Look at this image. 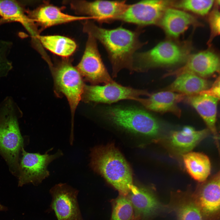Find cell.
I'll use <instances>...</instances> for the list:
<instances>
[{
	"label": "cell",
	"instance_id": "cell-1",
	"mask_svg": "<svg viewBox=\"0 0 220 220\" xmlns=\"http://www.w3.org/2000/svg\"><path fill=\"white\" fill-rule=\"evenodd\" d=\"M83 31L98 40L106 50L111 62L113 77L123 69L135 71L134 57L136 51L145 44L139 39L142 31H134L122 27L107 29L99 27L89 20L83 24Z\"/></svg>",
	"mask_w": 220,
	"mask_h": 220
},
{
	"label": "cell",
	"instance_id": "cell-2",
	"mask_svg": "<svg viewBox=\"0 0 220 220\" xmlns=\"http://www.w3.org/2000/svg\"><path fill=\"white\" fill-rule=\"evenodd\" d=\"M90 166L119 192L127 196L132 186L129 166L119 151L112 144L95 147L91 150Z\"/></svg>",
	"mask_w": 220,
	"mask_h": 220
},
{
	"label": "cell",
	"instance_id": "cell-3",
	"mask_svg": "<svg viewBox=\"0 0 220 220\" xmlns=\"http://www.w3.org/2000/svg\"><path fill=\"white\" fill-rule=\"evenodd\" d=\"M106 115L117 126L134 133L149 136L156 135L160 125L148 112L132 108L114 107L108 109Z\"/></svg>",
	"mask_w": 220,
	"mask_h": 220
},
{
	"label": "cell",
	"instance_id": "cell-4",
	"mask_svg": "<svg viewBox=\"0 0 220 220\" xmlns=\"http://www.w3.org/2000/svg\"><path fill=\"white\" fill-rule=\"evenodd\" d=\"M57 90L67 98L71 110L72 127L75 110L82 97L85 86L82 76L76 68L68 60L57 66H50Z\"/></svg>",
	"mask_w": 220,
	"mask_h": 220
},
{
	"label": "cell",
	"instance_id": "cell-5",
	"mask_svg": "<svg viewBox=\"0 0 220 220\" xmlns=\"http://www.w3.org/2000/svg\"><path fill=\"white\" fill-rule=\"evenodd\" d=\"M4 110L0 117V152L14 173L18 170L19 154L23 148V139L16 116L10 108Z\"/></svg>",
	"mask_w": 220,
	"mask_h": 220
},
{
	"label": "cell",
	"instance_id": "cell-6",
	"mask_svg": "<svg viewBox=\"0 0 220 220\" xmlns=\"http://www.w3.org/2000/svg\"><path fill=\"white\" fill-rule=\"evenodd\" d=\"M185 54L181 47L173 42H161L148 51L135 54V69L143 71L152 67L175 64L183 60Z\"/></svg>",
	"mask_w": 220,
	"mask_h": 220
},
{
	"label": "cell",
	"instance_id": "cell-7",
	"mask_svg": "<svg viewBox=\"0 0 220 220\" xmlns=\"http://www.w3.org/2000/svg\"><path fill=\"white\" fill-rule=\"evenodd\" d=\"M52 149L49 150L43 154H41L27 152L23 148H22V157L18 168V186H22L28 183L37 185L49 176L48 166L63 155L60 149L54 154L48 153Z\"/></svg>",
	"mask_w": 220,
	"mask_h": 220
},
{
	"label": "cell",
	"instance_id": "cell-8",
	"mask_svg": "<svg viewBox=\"0 0 220 220\" xmlns=\"http://www.w3.org/2000/svg\"><path fill=\"white\" fill-rule=\"evenodd\" d=\"M150 94L146 90L124 86L114 81L102 86L85 85L82 98L86 102L111 104L124 100L137 101Z\"/></svg>",
	"mask_w": 220,
	"mask_h": 220
},
{
	"label": "cell",
	"instance_id": "cell-9",
	"mask_svg": "<svg viewBox=\"0 0 220 220\" xmlns=\"http://www.w3.org/2000/svg\"><path fill=\"white\" fill-rule=\"evenodd\" d=\"M76 68L81 76L94 85L114 81L103 62L96 40L90 35H88L84 52Z\"/></svg>",
	"mask_w": 220,
	"mask_h": 220
},
{
	"label": "cell",
	"instance_id": "cell-10",
	"mask_svg": "<svg viewBox=\"0 0 220 220\" xmlns=\"http://www.w3.org/2000/svg\"><path fill=\"white\" fill-rule=\"evenodd\" d=\"M68 3L76 13L87 15L102 23L116 20L130 5L125 1L73 0Z\"/></svg>",
	"mask_w": 220,
	"mask_h": 220
},
{
	"label": "cell",
	"instance_id": "cell-11",
	"mask_svg": "<svg viewBox=\"0 0 220 220\" xmlns=\"http://www.w3.org/2000/svg\"><path fill=\"white\" fill-rule=\"evenodd\" d=\"M169 1L148 0L130 5L116 20L134 24L139 27L156 24L159 22Z\"/></svg>",
	"mask_w": 220,
	"mask_h": 220
},
{
	"label": "cell",
	"instance_id": "cell-12",
	"mask_svg": "<svg viewBox=\"0 0 220 220\" xmlns=\"http://www.w3.org/2000/svg\"><path fill=\"white\" fill-rule=\"evenodd\" d=\"M134 212V220H149L168 210L167 205L159 200L156 193L149 187L133 185L127 196Z\"/></svg>",
	"mask_w": 220,
	"mask_h": 220
},
{
	"label": "cell",
	"instance_id": "cell-13",
	"mask_svg": "<svg viewBox=\"0 0 220 220\" xmlns=\"http://www.w3.org/2000/svg\"><path fill=\"white\" fill-rule=\"evenodd\" d=\"M51 207L58 220H84L77 200L78 191L67 184L61 183L50 190Z\"/></svg>",
	"mask_w": 220,
	"mask_h": 220
},
{
	"label": "cell",
	"instance_id": "cell-14",
	"mask_svg": "<svg viewBox=\"0 0 220 220\" xmlns=\"http://www.w3.org/2000/svg\"><path fill=\"white\" fill-rule=\"evenodd\" d=\"M201 183L193 193L204 220L217 219L220 215L219 172Z\"/></svg>",
	"mask_w": 220,
	"mask_h": 220
},
{
	"label": "cell",
	"instance_id": "cell-15",
	"mask_svg": "<svg viewBox=\"0 0 220 220\" xmlns=\"http://www.w3.org/2000/svg\"><path fill=\"white\" fill-rule=\"evenodd\" d=\"M219 59L218 55L209 50L199 52L193 55L183 67L167 73L164 77L178 76L189 73L205 78L219 72Z\"/></svg>",
	"mask_w": 220,
	"mask_h": 220
},
{
	"label": "cell",
	"instance_id": "cell-16",
	"mask_svg": "<svg viewBox=\"0 0 220 220\" xmlns=\"http://www.w3.org/2000/svg\"><path fill=\"white\" fill-rule=\"evenodd\" d=\"M167 206L168 211L175 214L177 220H204L193 193L189 190L171 193Z\"/></svg>",
	"mask_w": 220,
	"mask_h": 220
},
{
	"label": "cell",
	"instance_id": "cell-17",
	"mask_svg": "<svg viewBox=\"0 0 220 220\" xmlns=\"http://www.w3.org/2000/svg\"><path fill=\"white\" fill-rule=\"evenodd\" d=\"M185 96L182 94L167 90L150 94L147 98L140 97L137 101L149 110L161 113L171 112L179 117L181 111L178 104Z\"/></svg>",
	"mask_w": 220,
	"mask_h": 220
},
{
	"label": "cell",
	"instance_id": "cell-18",
	"mask_svg": "<svg viewBox=\"0 0 220 220\" xmlns=\"http://www.w3.org/2000/svg\"><path fill=\"white\" fill-rule=\"evenodd\" d=\"M30 18L43 28L77 20L92 19L86 16H76L64 13L59 8L45 5L30 12Z\"/></svg>",
	"mask_w": 220,
	"mask_h": 220
},
{
	"label": "cell",
	"instance_id": "cell-19",
	"mask_svg": "<svg viewBox=\"0 0 220 220\" xmlns=\"http://www.w3.org/2000/svg\"><path fill=\"white\" fill-rule=\"evenodd\" d=\"M209 130H196L193 127L185 126L182 130L172 132L169 138L171 148L183 155L191 151L208 134Z\"/></svg>",
	"mask_w": 220,
	"mask_h": 220
},
{
	"label": "cell",
	"instance_id": "cell-20",
	"mask_svg": "<svg viewBox=\"0 0 220 220\" xmlns=\"http://www.w3.org/2000/svg\"><path fill=\"white\" fill-rule=\"evenodd\" d=\"M159 22L168 35L177 37L191 25L196 23L194 17L189 14L178 9L167 8Z\"/></svg>",
	"mask_w": 220,
	"mask_h": 220
},
{
	"label": "cell",
	"instance_id": "cell-21",
	"mask_svg": "<svg viewBox=\"0 0 220 220\" xmlns=\"http://www.w3.org/2000/svg\"><path fill=\"white\" fill-rule=\"evenodd\" d=\"M217 98L205 94H197L188 97V102L196 110L203 119L208 130L217 139L216 127L217 107Z\"/></svg>",
	"mask_w": 220,
	"mask_h": 220
},
{
	"label": "cell",
	"instance_id": "cell-22",
	"mask_svg": "<svg viewBox=\"0 0 220 220\" xmlns=\"http://www.w3.org/2000/svg\"><path fill=\"white\" fill-rule=\"evenodd\" d=\"M0 16L2 22L20 23L34 38L38 35L35 23L26 15L23 7L16 1L0 0Z\"/></svg>",
	"mask_w": 220,
	"mask_h": 220
},
{
	"label": "cell",
	"instance_id": "cell-23",
	"mask_svg": "<svg viewBox=\"0 0 220 220\" xmlns=\"http://www.w3.org/2000/svg\"><path fill=\"white\" fill-rule=\"evenodd\" d=\"M209 83L205 78L189 73L177 76L167 88L169 91L190 96L198 94L208 88Z\"/></svg>",
	"mask_w": 220,
	"mask_h": 220
},
{
	"label": "cell",
	"instance_id": "cell-24",
	"mask_svg": "<svg viewBox=\"0 0 220 220\" xmlns=\"http://www.w3.org/2000/svg\"><path fill=\"white\" fill-rule=\"evenodd\" d=\"M183 158L185 169L193 178L201 183L207 179L211 170L207 156L203 153L190 152L183 155Z\"/></svg>",
	"mask_w": 220,
	"mask_h": 220
},
{
	"label": "cell",
	"instance_id": "cell-25",
	"mask_svg": "<svg viewBox=\"0 0 220 220\" xmlns=\"http://www.w3.org/2000/svg\"><path fill=\"white\" fill-rule=\"evenodd\" d=\"M40 43L52 53L64 58L71 55L75 51L77 45L72 39L60 35H39Z\"/></svg>",
	"mask_w": 220,
	"mask_h": 220
},
{
	"label": "cell",
	"instance_id": "cell-26",
	"mask_svg": "<svg viewBox=\"0 0 220 220\" xmlns=\"http://www.w3.org/2000/svg\"><path fill=\"white\" fill-rule=\"evenodd\" d=\"M110 220H134V209L127 196H119L112 201Z\"/></svg>",
	"mask_w": 220,
	"mask_h": 220
},
{
	"label": "cell",
	"instance_id": "cell-27",
	"mask_svg": "<svg viewBox=\"0 0 220 220\" xmlns=\"http://www.w3.org/2000/svg\"><path fill=\"white\" fill-rule=\"evenodd\" d=\"M213 0H183L176 5L177 7L200 15L207 14L211 8Z\"/></svg>",
	"mask_w": 220,
	"mask_h": 220
},
{
	"label": "cell",
	"instance_id": "cell-28",
	"mask_svg": "<svg viewBox=\"0 0 220 220\" xmlns=\"http://www.w3.org/2000/svg\"><path fill=\"white\" fill-rule=\"evenodd\" d=\"M209 21L212 36H215L220 33V13L218 10L212 12L210 15Z\"/></svg>",
	"mask_w": 220,
	"mask_h": 220
},
{
	"label": "cell",
	"instance_id": "cell-29",
	"mask_svg": "<svg viewBox=\"0 0 220 220\" xmlns=\"http://www.w3.org/2000/svg\"><path fill=\"white\" fill-rule=\"evenodd\" d=\"M199 94H205L220 99V77L219 76L210 88L203 90Z\"/></svg>",
	"mask_w": 220,
	"mask_h": 220
},
{
	"label": "cell",
	"instance_id": "cell-30",
	"mask_svg": "<svg viewBox=\"0 0 220 220\" xmlns=\"http://www.w3.org/2000/svg\"><path fill=\"white\" fill-rule=\"evenodd\" d=\"M6 50L0 45V72L10 69L11 64L6 57Z\"/></svg>",
	"mask_w": 220,
	"mask_h": 220
},
{
	"label": "cell",
	"instance_id": "cell-31",
	"mask_svg": "<svg viewBox=\"0 0 220 220\" xmlns=\"http://www.w3.org/2000/svg\"><path fill=\"white\" fill-rule=\"evenodd\" d=\"M6 210V207L0 204V211H5Z\"/></svg>",
	"mask_w": 220,
	"mask_h": 220
}]
</instances>
